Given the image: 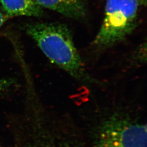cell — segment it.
Masks as SVG:
<instances>
[{
    "mask_svg": "<svg viewBox=\"0 0 147 147\" xmlns=\"http://www.w3.org/2000/svg\"><path fill=\"white\" fill-rule=\"evenodd\" d=\"M5 13L9 16H39L42 8L34 0H0Z\"/></svg>",
    "mask_w": 147,
    "mask_h": 147,
    "instance_id": "8992f818",
    "label": "cell"
},
{
    "mask_svg": "<svg viewBox=\"0 0 147 147\" xmlns=\"http://www.w3.org/2000/svg\"><path fill=\"white\" fill-rule=\"evenodd\" d=\"M80 124L88 147H147V119L135 100L116 98L94 105Z\"/></svg>",
    "mask_w": 147,
    "mask_h": 147,
    "instance_id": "6da1fadb",
    "label": "cell"
},
{
    "mask_svg": "<svg viewBox=\"0 0 147 147\" xmlns=\"http://www.w3.org/2000/svg\"><path fill=\"white\" fill-rule=\"evenodd\" d=\"M0 147H1V146H0Z\"/></svg>",
    "mask_w": 147,
    "mask_h": 147,
    "instance_id": "30bf717a",
    "label": "cell"
},
{
    "mask_svg": "<svg viewBox=\"0 0 147 147\" xmlns=\"http://www.w3.org/2000/svg\"><path fill=\"white\" fill-rule=\"evenodd\" d=\"M139 0H106L104 19L94 45L100 49L124 40L136 26Z\"/></svg>",
    "mask_w": 147,
    "mask_h": 147,
    "instance_id": "277c9868",
    "label": "cell"
},
{
    "mask_svg": "<svg viewBox=\"0 0 147 147\" xmlns=\"http://www.w3.org/2000/svg\"><path fill=\"white\" fill-rule=\"evenodd\" d=\"M139 1H140V0H139ZM141 1H144L145 2H146V0H141Z\"/></svg>",
    "mask_w": 147,
    "mask_h": 147,
    "instance_id": "9c48e42d",
    "label": "cell"
},
{
    "mask_svg": "<svg viewBox=\"0 0 147 147\" xmlns=\"http://www.w3.org/2000/svg\"><path fill=\"white\" fill-rule=\"evenodd\" d=\"M38 5L70 18H81L85 14L84 0H34Z\"/></svg>",
    "mask_w": 147,
    "mask_h": 147,
    "instance_id": "5b68a950",
    "label": "cell"
},
{
    "mask_svg": "<svg viewBox=\"0 0 147 147\" xmlns=\"http://www.w3.org/2000/svg\"><path fill=\"white\" fill-rule=\"evenodd\" d=\"M11 84V82L9 81L5 80H0V90L7 88Z\"/></svg>",
    "mask_w": 147,
    "mask_h": 147,
    "instance_id": "52a82bcc",
    "label": "cell"
},
{
    "mask_svg": "<svg viewBox=\"0 0 147 147\" xmlns=\"http://www.w3.org/2000/svg\"><path fill=\"white\" fill-rule=\"evenodd\" d=\"M29 140L24 147H88L73 118L40 103L34 109Z\"/></svg>",
    "mask_w": 147,
    "mask_h": 147,
    "instance_id": "3957f363",
    "label": "cell"
},
{
    "mask_svg": "<svg viewBox=\"0 0 147 147\" xmlns=\"http://www.w3.org/2000/svg\"><path fill=\"white\" fill-rule=\"evenodd\" d=\"M28 34L46 57L80 83L101 84L90 75L74 42L68 28L58 23H38L27 27Z\"/></svg>",
    "mask_w": 147,
    "mask_h": 147,
    "instance_id": "7a4b0ae2",
    "label": "cell"
},
{
    "mask_svg": "<svg viewBox=\"0 0 147 147\" xmlns=\"http://www.w3.org/2000/svg\"><path fill=\"white\" fill-rule=\"evenodd\" d=\"M5 18L1 12H0V27L3 25L4 22L5 21Z\"/></svg>",
    "mask_w": 147,
    "mask_h": 147,
    "instance_id": "ba28073f",
    "label": "cell"
}]
</instances>
